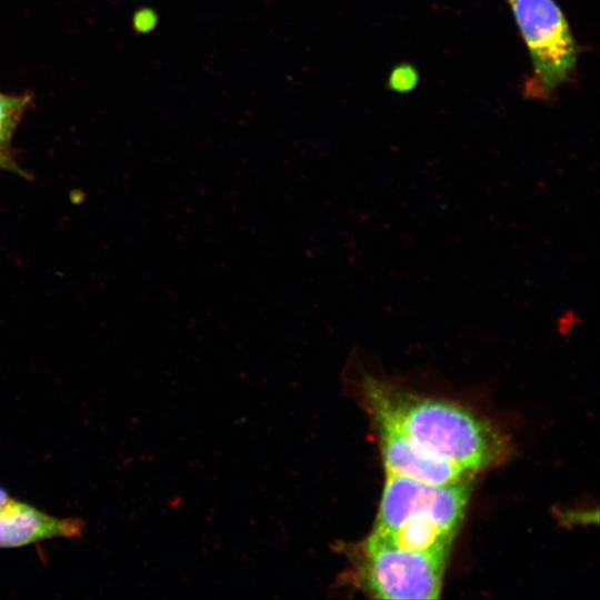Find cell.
<instances>
[{"mask_svg":"<svg viewBox=\"0 0 600 600\" xmlns=\"http://www.w3.org/2000/svg\"><path fill=\"white\" fill-rule=\"evenodd\" d=\"M362 387L369 406L384 411L411 439L457 467L473 473L501 458L499 433L467 409L413 397L370 374L362 377Z\"/></svg>","mask_w":600,"mask_h":600,"instance_id":"6da1fadb","label":"cell"},{"mask_svg":"<svg viewBox=\"0 0 600 600\" xmlns=\"http://www.w3.org/2000/svg\"><path fill=\"white\" fill-rule=\"evenodd\" d=\"M354 556L356 582L371 597L392 600L439 598L448 554L398 549L370 533Z\"/></svg>","mask_w":600,"mask_h":600,"instance_id":"7a4b0ae2","label":"cell"},{"mask_svg":"<svg viewBox=\"0 0 600 600\" xmlns=\"http://www.w3.org/2000/svg\"><path fill=\"white\" fill-rule=\"evenodd\" d=\"M528 46L537 87L550 92L571 74L577 48L568 22L553 0H510Z\"/></svg>","mask_w":600,"mask_h":600,"instance_id":"3957f363","label":"cell"},{"mask_svg":"<svg viewBox=\"0 0 600 600\" xmlns=\"http://www.w3.org/2000/svg\"><path fill=\"white\" fill-rule=\"evenodd\" d=\"M470 481L438 486L387 473L373 530H393L413 517H426L452 533L462 521Z\"/></svg>","mask_w":600,"mask_h":600,"instance_id":"277c9868","label":"cell"},{"mask_svg":"<svg viewBox=\"0 0 600 600\" xmlns=\"http://www.w3.org/2000/svg\"><path fill=\"white\" fill-rule=\"evenodd\" d=\"M370 410L387 473L438 486L469 480L471 472L420 446L381 409L370 406Z\"/></svg>","mask_w":600,"mask_h":600,"instance_id":"5b68a950","label":"cell"},{"mask_svg":"<svg viewBox=\"0 0 600 600\" xmlns=\"http://www.w3.org/2000/svg\"><path fill=\"white\" fill-rule=\"evenodd\" d=\"M84 527L80 519L57 518L10 498L0 507V548L26 547L53 538H80Z\"/></svg>","mask_w":600,"mask_h":600,"instance_id":"8992f818","label":"cell"},{"mask_svg":"<svg viewBox=\"0 0 600 600\" xmlns=\"http://www.w3.org/2000/svg\"><path fill=\"white\" fill-rule=\"evenodd\" d=\"M371 534L398 549L449 554L451 541L456 533L447 531L429 518L413 517L393 530L387 532L372 530Z\"/></svg>","mask_w":600,"mask_h":600,"instance_id":"52a82bcc","label":"cell"},{"mask_svg":"<svg viewBox=\"0 0 600 600\" xmlns=\"http://www.w3.org/2000/svg\"><path fill=\"white\" fill-rule=\"evenodd\" d=\"M29 100L27 96L0 93V168L16 170V163L9 152V142Z\"/></svg>","mask_w":600,"mask_h":600,"instance_id":"ba28073f","label":"cell"},{"mask_svg":"<svg viewBox=\"0 0 600 600\" xmlns=\"http://www.w3.org/2000/svg\"><path fill=\"white\" fill-rule=\"evenodd\" d=\"M417 82V74L411 67L396 68L390 77V86L394 90H410Z\"/></svg>","mask_w":600,"mask_h":600,"instance_id":"9c48e42d","label":"cell"},{"mask_svg":"<svg viewBox=\"0 0 600 600\" xmlns=\"http://www.w3.org/2000/svg\"><path fill=\"white\" fill-rule=\"evenodd\" d=\"M11 497L2 487H0V507L4 504Z\"/></svg>","mask_w":600,"mask_h":600,"instance_id":"30bf717a","label":"cell"}]
</instances>
